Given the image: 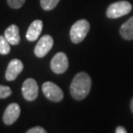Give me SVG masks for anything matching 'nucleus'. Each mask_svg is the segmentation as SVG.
Wrapping results in <instances>:
<instances>
[{
	"label": "nucleus",
	"mask_w": 133,
	"mask_h": 133,
	"mask_svg": "<svg viewBox=\"0 0 133 133\" xmlns=\"http://www.w3.org/2000/svg\"><path fill=\"white\" fill-rule=\"evenodd\" d=\"M23 64L21 61L17 59H13L10 62L5 72V79L9 81H12L17 79L19 74L23 71Z\"/></svg>",
	"instance_id": "1a4fd4ad"
},
{
	"label": "nucleus",
	"mask_w": 133,
	"mask_h": 133,
	"mask_svg": "<svg viewBox=\"0 0 133 133\" xmlns=\"http://www.w3.org/2000/svg\"><path fill=\"white\" fill-rule=\"evenodd\" d=\"M11 94V89L7 86L0 85V99H5Z\"/></svg>",
	"instance_id": "2eb2a0df"
},
{
	"label": "nucleus",
	"mask_w": 133,
	"mask_h": 133,
	"mask_svg": "<svg viewBox=\"0 0 133 133\" xmlns=\"http://www.w3.org/2000/svg\"><path fill=\"white\" fill-rule=\"evenodd\" d=\"M47 131L41 126H36L28 130L27 133H46Z\"/></svg>",
	"instance_id": "f3484780"
},
{
	"label": "nucleus",
	"mask_w": 133,
	"mask_h": 133,
	"mask_svg": "<svg viewBox=\"0 0 133 133\" xmlns=\"http://www.w3.org/2000/svg\"><path fill=\"white\" fill-rule=\"evenodd\" d=\"M10 51V47L9 42L4 36H0V54L8 55Z\"/></svg>",
	"instance_id": "4468645a"
},
{
	"label": "nucleus",
	"mask_w": 133,
	"mask_h": 133,
	"mask_svg": "<svg viewBox=\"0 0 133 133\" xmlns=\"http://www.w3.org/2000/svg\"><path fill=\"white\" fill-rule=\"evenodd\" d=\"M92 87V79L85 72L77 74L70 86L72 97L76 100H82L89 94Z\"/></svg>",
	"instance_id": "f257e3e1"
},
{
	"label": "nucleus",
	"mask_w": 133,
	"mask_h": 133,
	"mask_svg": "<svg viewBox=\"0 0 133 133\" xmlns=\"http://www.w3.org/2000/svg\"><path fill=\"white\" fill-rule=\"evenodd\" d=\"M21 112L20 106L17 103H11L7 106L5 109L4 116H3V120L4 123L7 125H10L13 123H15L19 118Z\"/></svg>",
	"instance_id": "6e6552de"
},
{
	"label": "nucleus",
	"mask_w": 133,
	"mask_h": 133,
	"mask_svg": "<svg viewBox=\"0 0 133 133\" xmlns=\"http://www.w3.org/2000/svg\"><path fill=\"white\" fill-rule=\"evenodd\" d=\"M119 32L124 39L133 40V17L121 26Z\"/></svg>",
	"instance_id": "f8f14e48"
},
{
	"label": "nucleus",
	"mask_w": 133,
	"mask_h": 133,
	"mask_svg": "<svg viewBox=\"0 0 133 133\" xmlns=\"http://www.w3.org/2000/svg\"><path fill=\"white\" fill-rule=\"evenodd\" d=\"M116 133H127L126 129L123 126H118L116 129Z\"/></svg>",
	"instance_id": "a211bd4d"
},
{
	"label": "nucleus",
	"mask_w": 133,
	"mask_h": 133,
	"mask_svg": "<svg viewBox=\"0 0 133 133\" xmlns=\"http://www.w3.org/2000/svg\"><path fill=\"white\" fill-rule=\"evenodd\" d=\"M53 44H54V40L52 36L49 35H45L39 40L37 42L36 48H35V55L37 57L42 58L51 50Z\"/></svg>",
	"instance_id": "0eeeda50"
},
{
	"label": "nucleus",
	"mask_w": 133,
	"mask_h": 133,
	"mask_svg": "<svg viewBox=\"0 0 133 133\" xmlns=\"http://www.w3.org/2000/svg\"><path fill=\"white\" fill-rule=\"evenodd\" d=\"M4 37L11 45H17L20 42V35L19 29L17 25L12 24L9 28L6 29L4 32Z\"/></svg>",
	"instance_id": "9b49d317"
},
{
	"label": "nucleus",
	"mask_w": 133,
	"mask_h": 133,
	"mask_svg": "<svg viewBox=\"0 0 133 133\" xmlns=\"http://www.w3.org/2000/svg\"><path fill=\"white\" fill-rule=\"evenodd\" d=\"M42 92L47 99L53 102H60L63 99L62 90L53 82L47 81L42 85Z\"/></svg>",
	"instance_id": "20e7f679"
},
{
	"label": "nucleus",
	"mask_w": 133,
	"mask_h": 133,
	"mask_svg": "<svg viewBox=\"0 0 133 133\" xmlns=\"http://www.w3.org/2000/svg\"><path fill=\"white\" fill-rule=\"evenodd\" d=\"M41 6L44 10H51L55 9L60 0H41Z\"/></svg>",
	"instance_id": "ddd939ff"
},
{
	"label": "nucleus",
	"mask_w": 133,
	"mask_h": 133,
	"mask_svg": "<svg viewBox=\"0 0 133 133\" xmlns=\"http://www.w3.org/2000/svg\"><path fill=\"white\" fill-rule=\"evenodd\" d=\"M52 71L55 74H61L68 70V56L63 52L57 53L54 57L52 58L51 63H50Z\"/></svg>",
	"instance_id": "39448f33"
},
{
	"label": "nucleus",
	"mask_w": 133,
	"mask_h": 133,
	"mask_svg": "<svg viewBox=\"0 0 133 133\" xmlns=\"http://www.w3.org/2000/svg\"><path fill=\"white\" fill-rule=\"evenodd\" d=\"M90 29V23L86 19L79 20L72 26L70 38L74 43H79L85 39Z\"/></svg>",
	"instance_id": "f03ea898"
},
{
	"label": "nucleus",
	"mask_w": 133,
	"mask_h": 133,
	"mask_svg": "<svg viewBox=\"0 0 133 133\" xmlns=\"http://www.w3.org/2000/svg\"><path fill=\"white\" fill-rule=\"evenodd\" d=\"M131 10L132 6L128 1H118L109 5L106 10V16L109 18L115 19L129 14Z\"/></svg>",
	"instance_id": "7ed1b4c3"
},
{
	"label": "nucleus",
	"mask_w": 133,
	"mask_h": 133,
	"mask_svg": "<svg viewBox=\"0 0 133 133\" xmlns=\"http://www.w3.org/2000/svg\"><path fill=\"white\" fill-rule=\"evenodd\" d=\"M38 85L34 79H27L23 82L22 92L23 98L28 101H34L38 96Z\"/></svg>",
	"instance_id": "423d86ee"
},
{
	"label": "nucleus",
	"mask_w": 133,
	"mask_h": 133,
	"mask_svg": "<svg viewBox=\"0 0 133 133\" xmlns=\"http://www.w3.org/2000/svg\"><path fill=\"white\" fill-rule=\"evenodd\" d=\"M26 0H7L8 4L13 9H19L23 5Z\"/></svg>",
	"instance_id": "dca6fc26"
},
{
	"label": "nucleus",
	"mask_w": 133,
	"mask_h": 133,
	"mask_svg": "<svg viewBox=\"0 0 133 133\" xmlns=\"http://www.w3.org/2000/svg\"><path fill=\"white\" fill-rule=\"evenodd\" d=\"M42 26H43V23L41 20H35L28 29L27 33H26V38L30 42L37 40L40 34L42 33Z\"/></svg>",
	"instance_id": "9d476101"
},
{
	"label": "nucleus",
	"mask_w": 133,
	"mask_h": 133,
	"mask_svg": "<svg viewBox=\"0 0 133 133\" xmlns=\"http://www.w3.org/2000/svg\"><path fill=\"white\" fill-rule=\"evenodd\" d=\"M131 111L133 112V99H132L131 102Z\"/></svg>",
	"instance_id": "6ab92c4d"
}]
</instances>
